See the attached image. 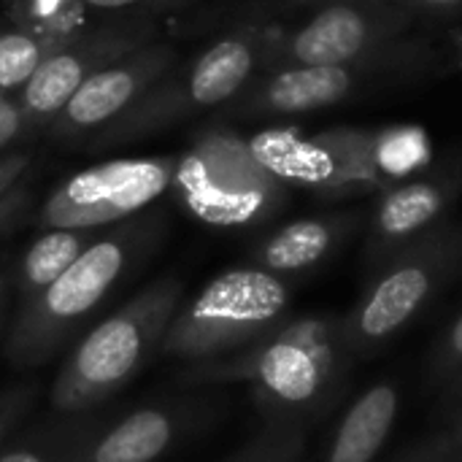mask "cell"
<instances>
[{
  "instance_id": "1",
  "label": "cell",
  "mask_w": 462,
  "mask_h": 462,
  "mask_svg": "<svg viewBox=\"0 0 462 462\" xmlns=\"http://www.w3.org/2000/svg\"><path fill=\"white\" fill-rule=\"evenodd\" d=\"M352 363L341 317H292L257 344L217 360L192 363L181 371V382L249 384L263 422L311 428L344 398Z\"/></svg>"
},
{
  "instance_id": "2",
  "label": "cell",
  "mask_w": 462,
  "mask_h": 462,
  "mask_svg": "<svg viewBox=\"0 0 462 462\" xmlns=\"http://www.w3.org/2000/svg\"><path fill=\"white\" fill-rule=\"evenodd\" d=\"M181 282L176 276H162L92 328L51 384V411L92 414L127 387L160 352V344L181 309Z\"/></svg>"
},
{
  "instance_id": "3",
  "label": "cell",
  "mask_w": 462,
  "mask_h": 462,
  "mask_svg": "<svg viewBox=\"0 0 462 462\" xmlns=\"http://www.w3.org/2000/svg\"><path fill=\"white\" fill-rule=\"evenodd\" d=\"M292 319V287L260 265H241L214 276L181 306L160 344L162 357L217 360L279 330Z\"/></svg>"
},
{
  "instance_id": "4",
  "label": "cell",
  "mask_w": 462,
  "mask_h": 462,
  "mask_svg": "<svg viewBox=\"0 0 462 462\" xmlns=\"http://www.w3.org/2000/svg\"><path fill=\"white\" fill-rule=\"evenodd\" d=\"M462 271V227L439 225L371 271L360 300L341 317L352 357L390 344Z\"/></svg>"
},
{
  "instance_id": "5",
  "label": "cell",
  "mask_w": 462,
  "mask_h": 462,
  "mask_svg": "<svg viewBox=\"0 0 462 462\" xmlns=\"http://www.w3.org/2000/svg\"><path fill=\"white\" fill-rule=\"evenodd\" d=\"M173 189L195 219L225 230L265 225L290 203V187L254 160L246 138L222 127L200 133L179 157Z\"/></svg>"
},
{
  "instance_id": "6",
  "label": "cell",
  "mask_w": 462,
  "mask_h": 462,
  "mask_svg": "<svg viewBox=\"0 0 462 462\" xmlns=\"http://www.w3.org/2000/svg\"><path fill=\"white\" fill-rule=\"evenodd\" d=\"M138 249L133 233L92 241V246L43 292L27 300L5 338V357L14 368H35L76 333V328L111 295Z\"/></svg>"
},
{
  "instance_id": "7",
  "label": "cell",
  "mask_w": 462,
  "mask_h": 462,
  "mask_svg": "<svg viewBox=\"0 0 462 462\" xmlns=\"http://www.w3.org/2000/svg\"><path fill=\"white\" fill-rule=\"evenodd\" d=\"M414 19L417 11L403 0H330L292 30L273 24L260 73L355 62L401 41Z\"/></svg>"
},
{
  "instance_id": "8",
  "label": "cell",
  "mask_w": 462,
  "mask_h": 462,
  "mask_svg": "<svg viewBox=\"0 0 462 462\" xmlns=\"http://www.w3.org/2000/svg\"><path fill=\"white\" fill-rule=\"evenodd\" d=\"M428 62L425 43L395 41L368 57L344 65H298L257 73L236 97L241 116H292L333 108L363 87L420 70Z\"/></svg>"
},
{
  "instance_id": "9",
  "label": "cell",
  "mask_w": 462,
  "mask_h": 462,
  "mask_svg": "<svg viewBox=\"0 0 462 462\" xmlns=\"http://www.w3.org/2000/svg\"><path fill=\"white\" fill-rule=\"evenodd\" d=\"M179 157H130L84 168L65 179L41 206L46 230H97L154 203L173 187Z\"/></svg>"
},
{
  "instance_id": "10",
  "label": "cell",
  "mask_w": 462,
  "mask_h": 462,
  "mask_svg": "<svg viewBox=\"0 0 462 462\" xmlns=\"http://www.w3.org/2000/svg\"><path fill=\"white\" fill-rule=\"evenodd\" d=\"M273 24H241L200 51L192 65L171 81H160L152 95L141 100L138 125H162L189 111H203L236 100L246 84L260 73Z\"/></svg>"
},
{
  "instance_id": "11",
  "label": "cell",
  "mask_w": 462,
  "mask_h": 462,
  "mask_svg": "<svg viewBox=\"0 0 462 462\" xmlns=\"http://www.w3.org/2000/svg\"><path fill=\"white\" fill-rule=\"evenodd\" d=\"M254 160L290 189L319 198L374 192L360 162V127H330L303 135L298 127H268L246 138Z\"/></svg>"
},
{
  "instance_id": "12",
  "label": "cell",
  "mask_w": 462,
  "mask_h": 462,
  "mask_svg": "<svg viewBox=\"0 0 462 462\" xmlns=\"http://www.w3.org/2000/svg\"><path fill=\"white\" fill-rule=\"evenodd\" d=\"M460 171L409 179L379 195L365 236V265L376 271L403 246L441 225L460 192Z\"/></svg>"
},
{
  "instance_id": "13",
  "label": "cell",
  "mask_w": 462,
  "mask_h": 462,
  "mask_svg": "<svg viewBox=\"0 0 462 462\" xmlns=\"http://www.w3.org/2000/svg\"><path fill=\"white\" fill-rule=\"evenodd\" d=\"M143 38H146L143 30H122V32L106 30V32L76 35L51 57H46L43 65L22 87L19 92L22 116L27 122L54 119L92 73L141 49Z\"/></svg>"
},
{
  "instance_id": "14",
  "label": "cell",
  "mask_w": 462,
  "mask_h": 462,
  "mask_svg": "<svg viewBox=\"0 0 462 462\" xmlns=\"http://www.w3.org/2000/svg\"><path fill=\"white\" fill-rule=\"evenodd\" d=\"M176 51L168 43H152L130 51L108 68L92 73L68 106L54 116L57 135H76L111 122L135 100L146 97L154 84L171 70Z\"/></svg>"
},
{
  "instance_id": "15",
  "label": "cell",
  "mask_w": 462,
  "mask_h": 462,
  "mask_svg": "<svg viewBox=\"0 0 462 462\" xmlns=\"http://www.w3.org/2000/svg\"><path fill=\"white\" fill-rule=\"evenodd\" d=\"M195 411L184 403H149L114 422H97L68 462H157L184 436Z\"/></svg>"
},
{
  "instance_id": "16",
  "label": "cell",
  "mask_w": 462,
  "mask_h": 462,
  "mask_svg": "<svg viewBox=\"0 0 462 462\" xmlns=\"http://www.w3.org/2000/svg\"><path fill=\"white\" fill-rule=\"evenodd\" d=\"M360 214L338 211L322 217L292 219L265 236L254 252V265L276 273V276H295L322 265L338 246L357 230Z\"/></svg>"
},
{
  "instance_id": "17",
  "label": "cell",
  "mask_w": 462,
  "mask_h": 462,
  "mask_svg": "<svg viewBox=\"0 0 462 462\" xmlns=\"http://www.w3.org/2000/svg\"><path fill=\"white\" fill-rule=\"evenodd\" d=\"M401 390L393 382L371 384L338 420L322 462H374L393 436Z\"/></svg>"
},
{
  "instance_id": "18",
  "label": "cell",
  "mask_w": 462,
  "mask_h": 462,
  "mask_svg": "<svg viewBox=\"0 0 462 462\" xmlns=\"http://www.w3.org/2000/svg\"><path fill=\"white\" fill-rule=\"evenodd\" d=\"M360 162L374 192H387L425 173L433 162V143L422 125L360 127Z\"/></svg>"
},
{
  "instance_id": "19",
  "label": "cell",
  "mask_w": 462,
  "mask_h": 462,
  "mask_svg": "<svg viewBox=\"0 0 462 462\" xmlns=\"http://www.w3.org/2000/svg\"><path fill=\"white\" fill-rule=\"evenodd\" d=\"M92 230H43L24 252L19 263V298L22 306L32 300L38 292H43L51 282H57L89 246H92Z\"/></svg>"
},
{
  "instance_id": "20",
  "label": "cell",
  "mask_w": 462,
  "mask_h": 462,
  "mask_svg": "<svg viewBox=\"0 0 462 462\" xmlns=\"http://www.w3.org/2000/svg\"><path fill=\"white\" fill-rule=\"evenodd\" d=\"M97 422L95 414H51L16 433L0 449V462H68Z\"/></svg>"
},
{
  "instance_id": "21",
  "label": "cell",
  "mask_w": 462,
  "mask_h": 462,
  "mask_svg": "<svg viewBox=\"0 0 462 462\" xmlns=\"http://www.w3.org/2000/svg\"><path fill=\"white\" fill-rule=\"evenodd\" d=\"M65 43H68L65 38L41 35L24 27L0 32V92L22 89L30 81V76L43 65V60L51 57Z\"/></svg>"
},
{
  "instance_id": "22",
  "label": "cell",
  "mask_w": 462,
  "mask_h": 462,
  "mask_svg": "<svg viewBox=\"0 0 462 462\" xmlns=\"http://www.w3.org/2000/svg\"><path fill=\"white\" fill-rule=\"evenodd\" d=\"M309 430L298 422H263L254 439L222 462H303Z\"/></svg>"
},
{
  "instance_id": "23",
  "label": "cell",
  "mask_w": 462,
  "mask_h": 462,
  "mask_svg": "<svg viewBox=\"0 0 462 462\" xmlns=\"http://www.w3.org/2000/svg\"><path fill=\"white\" fill-rule=\"evenodd\" d=\"M19 27L51 35V38H76L84 16L81 0H8Z\"/></svg>"
},
{
  "instance_id": "24",
  "label": "cell",
  "mask_w": 462,
  "mask_h": 462,
  "mask_svg": "<svg viewBox=\"0 0 462 462\" xmlns=\"http://www.w3.org/2000/svg\"><path fill=\"white\" fill-rule=\"evenodd\" d=\"M41 395L38 382H19L0 390V449L19 433Z\"/></svg>"
},
{
  "instance_id": "25",
  "label": "cell",
  "mask_w": 462,
  "mask_h": 462,
  "mask_svg": "<svg viewBox=\"0 0 462 462\" xmlns=\"http://www.w3.org/2000/svg\"><path fill=\"white\" fill-rule=\"evenodd\" d=\"M462 374V314L447 328L430 355V382L444 393Z\"/></svg>"
},
{
  "instance_id": "26",
  "label": "cell",
  "mask_w": 462,
  "mask_h": 462,
  "mask_svg": "<svg viewBox=\"0 0 462 462\" xmlns=\"http://www.w3.org/2000/svg\"><path fill=\"white\" fill-rule=\"evenodd\" d=\"M430 441H436L441 447H449V449H462V403L444 411L441 425H439V430L433 433Z\"/></svg>"
},
{
  "instance_id": "27",
  "label": "cell",
  "mask_w": 462,
  "mask_h": 462,
  "mask_svg": "<svg viewBox=\"0 0 462 462\" xmlns=\"http://www.w3.org/2000/svg\"><path fill=\"white\" fill-rule=\"evenodd\" d=\"M398 462H462V449H449L436 441H428V444L406 452Z\"/></svg>"
},
{
  "instance_id": "28",
  "label": "cell",
  "mask_w": 462,
  "mask_h": 462,
  "mask_svg": "<svg viewBox=\"0 0 462 462\" xmlns=\"http://www.w3.org/2000/svg\"><path fill=\"white\" fill-rule=\"evenodd\" d=\"M22 122H24V116H22L19 103H11L0 95V149L8 146L19 135Z\"/></svg>"
},
{
  "instance_id": "29",
  "label": "cell",
  "mask_w": 462,
  "mask_h": 462,
  "mask_svg": "<svg viewBox=\"0 0 462 462\" xmlns=\"http://www.w3.org/2000/svg\"><path fill=\"white\" fill-rule=\"evenodd\" d=\"M27 165H30L27 154H5V157H0V200L19 181V176L27 171Z\"/></svg>"
},
{
  "instance_id": "30",
  "label": "cell",
  "mask_w": 462,
  "mask_h": 462,
  "mask_svg": "<svg viewBox=\"0 0 462 462\" xmlns=\"http://www.w3.org/2000/svg\"><path fill=\"white\" fill-rule=\"evenodd\" d=\"M406 5H411L417 14L430 11V14H447V11H457L462 8V0H403Z\"/></svg>"
},
{
  "instance_id": "31",
  "label": "cell",
  "mask_w": 462,
  "mask_h": 462,
  "mask_svg": "<svg viewBox=\"0 0 462 462\" xmlns=\"http://www.w3.org/2000/svg\"><path fill=\"white\" fill-rule=\"evenodd\" d=\"M84 5H95V8H130V5H176L181 0H81Z\"/></svg>"
},
{
  "instance_id": "32",
  "label": "cell",
  "mask_w": 462,
  "mask_h": 462,
  "mask_svg": "<svg viewBox=\"0 0 462 462\" xmlns=\"http://www.w3.org/2000/svg\"><path fill=\"white\" fill-rule=\"evenodd\" d=\"M441 401H444V411L447 409H452V406H457V403H462V374L441 393Z\"/></svg>"
},
{
  "instance_id": "33",
  "label": "cell",
  "mask_w": 462,
  "mask_h": 462,
  "mask_svg": "<svg viewBox=\"0 0 462 462\" xmlns=\"http://www.w3.org/2000/svg\"><path fill=\"white\" fill-rule=\"evenodd\" d=\"M287 5H309V3H330V0H282Z\"/></svg>"
},
{
  "instance_id": "34",
  "label": "cell",
  "mask_w": 462,
  "mask_h": 462,
  "mask_svg": "<svg viewBox=\"0 0 462 462\" xmlns=\"http://www.w3.org/2000/svg\"><path fill=\"white\" fill-rule=\"evenodd\" d=\"M3 295H5V279L0 276V309H3Z\"/></svg>"
},
{
  "instance_id": "35",
  "label": "cell",
  "mask_w": 462,
  "mask_h": 462,
  "mask_svg": "<svg viewBox=\"0 0 462 462\" xmlns=\"http://www.w3.org/2000/svg\"><path fill=\"white\" fill-rule=\"evenodd\" d=\"M3 219H5V211L0 208V225H3Z\"/></svg>"
}]
</instances>
